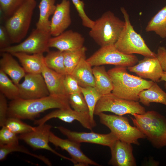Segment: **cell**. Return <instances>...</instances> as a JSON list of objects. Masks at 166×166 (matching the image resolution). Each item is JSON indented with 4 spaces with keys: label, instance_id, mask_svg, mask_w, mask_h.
<instances>
[{
    "label": "cell",
    "instance_id": "cell-14",
    "mask_svg": "<svg viewBox=\"0 0 166 166\" xmlns=\"http://www.w3.org/2000/svg\"><path fill=\"white\" fill-rule=\"evenodd\" d=\"M49 141L56 147L65 150L69 154L74 166H100L84 154L81 149L80 143L68 139H62L51 132Z\"/></svg>",
    "mask_w": 166,
    "mask_h": 166
},
{
    "label": "cell",
    "instance_id": "cell-28",
    "mask_svg": "<svg viewBox=\"0 0 166 166\" xmlns=\"http://www.w3.org/2000/svg\"><path fill=\"white\" fill-rule=\"evenodd\" d=\"M145 30L154 32L162 38H166V6L152 17L148 23Z\"/></svg>",
    "mask_w": 166,
    "mask_h": 166
},
{
    "label": "cell",
    "instance_id": "cell-25",
    "mask_svg": "<svg viewBox=\"0 0 166 166\" xmlns=\"http://www.w3.org/2000/svg\"><path fill=\"white\" fill-rule=\"evenodd\" d=\"M130 117L135 126L145 136L154 147L160 148L166 145V135L135 118Z\"/></svg>",
    "mask_w": 166,
    "mask_h": 166
},
{
    "label": "cell",
    "instance_id": "cell-9",
    "mask_svg": "<svg viewBox=\"0 0 166 166\" xmlns=\"http://www.w3.org/2000/svg\"><path fill=\"white\" fill-rule=\"evenodd\" d=\"M86 60L92 66L113 65L129 67L135 65L138 62L137 57L124 53L114 45L101 47Z\"/></svg>",
    "mask_w": 166,
    "mask_h": 166
},
{
    "label": "cell",
    "instance_id": "cell-19",
    "mask_svg": "<svg viewBox=\"0 0 166 166\" xmlns=\"http://www.w3.org/2000/svg\"><path fill=\"white\" fill-rule=\"evenodd\" d=\"M48 90L49 95L69 100V95L64 85L65 75L59 73L43 65L42 73Z\"/></svg>",
    "mask_w": 166,
    "mask_h": 166
},
{
    "label": "cell",
    "instance_id": "cell-1",
    "mask_svg": "<svg viewBox=\"0 0 166 166\" xmlns=\"http://www.w3.org/2000/svg\"><path fill=\"white\" fill-rule=\"evenodd\" d=\"M70 106L68 100L50 95L35 99H25L19 98L11 100L8 104L7 118L33 120L40 113L47 110Z\"/></svg>",
    "mask_w": 166,
    "mask_h": 166
},
{
    "label": "cell",
    "instance_id": "cell-8",
    "mask_svg": "<svg viewBox=\"0 0 166 166\" xmlns=\"http://www.w3.org/2000/svg\"><path fill=\"white\" fill-rule=\"evenodd\" d=\"M52 37L50 30L36 28L24 41L18 44L0 49V52L11 54L18 52L29 54L43 53L49 51V43Z\"/></svg>",
    "mask_w": 166,
    "mask_h": 166
},
{
    "label": "cell",
    "instance_id": "cell-30",
    "mask_svg": "<svg viewBox=\"0 0 166 166\" xmlns=\"http://www.w3.org/2000/svg\"><path fill=\"white\" fill-rule=\"evenodd\" d=\"M87 48L82 47L73 51L63 52L66 74H71L82 59L86 58Z\"/></svg>",
    "mask_w": 166,
    "mask_h": 166
},
{
    "label": "cell",
    "instance_id": "cell-3",
    "mask_svg": "<svg viewBox=\"0 0 166 166\" xmlns=\"http://www.w3.org/2000/svg\"><path fill=\"white\" fill-rule=\"evenodd\" d=\"M125 22L110 11L94 21L89 32L90 37L101 47L114 45L124 27Z\"/></svg>",
    "mask_w": 166,
    "mask_h": 166
},
{
    "label": "cell",
    "instance_id": "cell-26",
    "mask_svg": "<svg viewBox=\"0 0 166 166\" xmlns=\"http://www.w3.org/2000/svg\"><path fill=\"white\" fill-rule=\"evenodd\" d=\"M134 118L166 135V119L154 111H148L142 114L134 113Z\"/></svg>",
    "mask_w": 166,
    "mask_h": 166
},
{
    "label": "cell",
    "instance_id": "cell-24",
    "mask_svg": "<svg viewBox=\"0 0 166 166\" xmlns=\"http://www.w3.org/2000/svg\"><path fill=\"white\" fill-rule=\"evenodd\" d=\"M139 101L146 106L151 103H160L166 106V93L156 83L142 91L139 94Z\"/></svg>",
    "mask_w": 166,
    "mask_h": 166
},
{
    "label": "cell",
    "instance_id": "cell-31",
    "mask_svg": "<svg viewBox=\"0 0 166 166\" xmlns=\"http://www.w3.org/2000/svg\"><path fill=\"white\" fill-rule=\"evenodd\" d=\"M0 91L7 98L11 100L19 98V90L18 85L0 69Z\"/></svg>",
    "mask_w": 166,
    "mask_h": 166
},
{
    "label": "cell",
    "instance_id": "cell-12",
    "mask_svg": "<svg viewBox=\"0 0 166 166\" xmlns=\"http://www.w3.org/2000/svg\"><path fill=\"white\" fill-rule=\"evenodd\" d=\"M52 125L45 124L38 125L34 130L20 134V139L25 141L34 149H44L49 151L61 158L73 162L71 158L65 156L55 151L49 145V137Z\"/></svg>",
    "mask_w": 166,
    "mask_h": 166
},
{
    "label": "cell",
    "instance_id": "cell-32",
    "mask_svg": "<svg viewBox=\"0 0 166 166\" xmlns=\"http://www.w3.org/2000/svg\"><path fill=\"white\" fill-rule=\"evenodd\" d=\"M14 152H21L29 154L41 160L48 166L52 165L50 161L45 156L32 153L26 148L20 145L19 144L0 145V160H3L9 154Z\"/></svg>",
    "mask_w": 166,
    "mask_h": 166
},
{
    "label": "cell",
    "instance_id": "cell-2",
    "mask_svg": "<svg viewBox=\"0 0 166 166\" xmlns=\"http://www.w3.org/2000/svg\"><path fill=\"white\" fill-rule=\"evenodd\" d=\"M107 72L112 81V93L126 100L138 101L140 93L150 87L154 82L128 73L124 67L118 66Z\"/></svg>",
    "mask_w": 166,
    "mask_h": 166
},
{
    "label": "cell",
    "instance_id": "cell-6",
    "mask_svg": "<svg viewBox=\"0 0 166 166\" xmlns=\"http://www.w3.org/2000/svg\"><path fill=\"white\" fill-rule=\"evenodd\" d=\"M97 116L101 123L107 127L118 140L122 141L139 145V139L146 138L136 127L131 126L125 117L103 113Z\"/></svg>",
    "mask_w": 166,
    "mask_h": 166
},
{
    "label": "cell",
    "instance_id": "cell-5",
    "mask_svg": "<svg viewBox=\"0 0 166 166\" xmlns=\"http://www.w3.org/2000/svg\"><path fill=\"white\" fill-rule=\"evenodd\" d=\"M36 5L35 0H26L6 22L5 26L11 43H20L26 35Z\"/></svg>",
    "mask_w": 166,
    "mask_h": 166
},
{
    "label": "cell",
    "instance_id": "cell-10",
    "mask_svg": "<svg viewBox=\"0 0 166 166\" xmlns=\"http://www.w3.org/2000/svg\"><path fill=\"white\" fill-rule=\"evenodd\" d=\"M57 118L67 123L74 121H78L85 128L92 130L96 126V122L91 120L89 113H82L72 109L70 106L57 109L45 115L41 119L35 120L34 124L38 125L43 124L49 120Z\"/></svg>",
    "mask_w": 166,
    "mask_h": 166
},
{
    "label": "cell",
    "instance_id": "cell-7",
    "mask_svg": "<svg viewBox=\"0 0 166 166\" xmlns=\"http://www.w3.org/2000/svg\"><path fill=\"white\" fill-rule=\"evenodd\" d=\"M106 112L119 116L126 114L133 115L134 113L142 114L146 112L145 108L138 101L123 99L112 93L101 97L95 107L94 114L97 115Z\"/></svg>",
    "mask_w": 166,
    "mask_h": 166
},
{
    "label": "cell",
    "instance_id": "cell-33",
    "mask_svg": "<svg viewBox=\"0 0 166 166\" xmlns=\"http://www.w3.org/2000/svg\"><path fill=\"white\" fill-rule=\"evenodd\" d=\"M80 88L88 105L90 118L93 121L96 122L94 119L95 109L97 102L102 96L94 87H81Z\"/></svg>",
    "mask_w": 166,
    "mask_h": 166
},
{
    "label": "cell",
    "instance_id": "cell-42",
    "mask_svg": "<svg viewBox=\"0 0 166 166\" xmlns=\"http://www.w3.org/2000/svg\"><path fill=\"white\" fill-rule=\"evenodd\" d=\"M156 57L164 72H166V48L164 46H159L157 50Z\"/></svg>",
    "mask_w": 166,
    "mask_h": 166
},
{
    "label": "cell",
    "instance_id": "cell-36",
    "mask_svg": "<svg viewBox=\"0 0 166 166\" xmlns=\"http://www.w3.org/2000/svg\"><path fill=\"white\" fill-rule=\"evenodd\" d=\"M26 0H0V10L3 14L10 17L22 6Z\"/></svg>",
    "mask_w": 166,
    "mask_h": 166
},
{
    "label": "cell",
    "instance_id": "cell-17",
    "mask_svg": "<svg viewBox=\"0 0 166 166\" xmlns=\"http://www.w3.org/2000/svg\"><path fill=\"white\" fill-rule=\"evenodd\" d=\"M128 68L140 77L150 79L154 82L160 81L164 72L157 57H144L137 64Z\"/></svg>",
    "mask_w": 166,
    "mask_h": 166
},
{
    "label": "cell",
    "instance_id": "cell-27",
    "mask_svg": "<svg viewBox=\"0 0 166 166\" xmlns=\"http://www.w3.org/2000/svg\"><path fill=\"white\" fill-rule=\"evenodd\" d=\"M56 0H41L39 5V16L36 23V28L50 30V16L53 15L56 9Z\"/></svg>",
    "mask_w": 166,
    "mask_h": 166
},
{
    "label": "cell",
    "instance_id": "cell-40",
    "mask_svg": "<svg viewBox=\"0 0 166 166\" xmlns=\"http://www.w3.org/2000/svg\"><path fill=\"white\" fill-rule=\"evenodd\" d=\"M6 97L0 93V126L5 125L7 118L8 105Z\"/></svg>",
    "mask_w": 166,
    "mask_h": 166
},
{
    "label": "cell",
    "instance_id": "cell-38",
    "mask_svg": "<svg viewBox=\"0 0 166 166\" xmlns=\"http://www.w3.org/2000/svg\"><path fill=\"white\" fill-rule=\"evenodd\" d=\"M19 136L5 125L0 130V145H11L19 144Z\"/></svg>",
    "mask_w": 166,
    "mask_h": 166
},
{
    "label": "cell",
    "instance_id": "cell-23",
    "mask_svg": "<svg viewBox=\"0 0 166 166\" xmlns=\"http://www.w3.org/2000/svg\"><path fill=\"white\" fill-rule=\"evenodd\" d=\"M94 78V87L102 95L112 93L113 85L111 79L102 65L94 66L92 68Z\"/></svg>",
    "mask_w": 166,
    "mask_h": 166
},
{
    "label": "cell",
    "instance_id": "cell-21",
    "mask_svg": "<svg viewBox=\"0 0 166 166\" xmlns=\"http://www.w3.org/2000/svg\"><path fill=\"white\" fill-rule=\"evenodd\" d=\"M11 54L18 60L26 73L41 74L45 63L43 53L31 54L18 52Z\"/></svg>",
    "mask_w": 166,
    "mask_h": 166
},
{
    "label": "cell",
    "instance_id": "cell-13",
    "mask_svg": "<svg viewBox=\"0 0 166 166\" xmlns=\"http://www.w3.org/2000/svg\"><path fill=\"white\" fill-rule=\"evenodd\" d=\"M68 139L79 143H87L98 144L110 147L115 141L118 140L112 132L100 134L93 132H77L72 131L62 126L55 127Z\"/></svg>",
    "mask_w": 166,
    "mask_h": 166
},
{
    "label": "cell",
    "instance_id": "cell-37",
    "mask_svg": "<svg viewBox=\"0 0 166 166\" xmlns=\"http://www.w3.org/2000/svg\"><path fill=\"white\" fill-rule=\"evenodd\" d=\"M81 18L82 25L91 29L93 26L94 21L91 20L86 14L85 10V4L81 0H71Z\"/></svg>",
    "mask_w": 166,
    "mask_h": 166
},
{
    "label": "cell",
    "instance_id": "cell-44",
    "mask_svg": "<svg viewBox=\"0 0 166 166\" xmlns=\"http://www.w3.org/2000/svg\"></svg>",
    "mask_w": 166,
    "mask_h": 166
},
{
    "label": "cell",
    "instance_id": "cell-29",
    "mask_svg": "<svg viewBox=\"0 0 166 166\" xmlns=\"http://www.w3.org/2000/svg\"><path fill=\"white\" fill-rule=\"evenodd\" d=\"M46 65L49 68L63 75L66 74L64 62L63 52L49 51L44 57Z\"/></svg>",
    "mask_w": 166,
    "mask_h": 166
},
{
    "label": "cell",
    "instance_id": "cell-4",
    "mask_svg": "<svg viewBox=\"0 0 166 166\" xmlns=\"http://www.w3.org/2000/svg\"><path fill=\"white\" fill-rule=\"evenodd\" d=\"M124 19V27L116 43L114 45L120 51L124 54H140L144 57H156V54L148 47L140 34L134 30L125 9L121 8Z\"/></svg>",
    "mask_w": 166,
    "mask_h": 166
},
{
    "label": "cell",
    "instance_id": "cell-35",
    "mask_svg": "<svg viewBox=\"0 0 166 166\" xmlns=\"http://www.w3.org/2000/svg\"><path fill=\"white\" fill-rule=\"evenodd\" d=\"M69 102L74 110L82 113H89V109L85 99L81 93L69 95Z\"/></svg>",
    "mask_w": 166,
    "mask_h": 166
},
{
    "label": "cell",
    "instance_id": "cell-39",
    "mask_svg": "<svg viewBox=\"0 0 166 166\" xmlns=\"http://www.w3.org/2000/svg\"><path fill=\"white\" fill-rule=\"evenodd\" d=\"M64 85L66 92L69 95L70 94L81 93V86L71 74H66L64 76Z\"/></svg>",
    "mask_w": 166,
    "mask_h": 166
},
{
    "label": "cell",
    "instance_id": "cell-15",
    "mask_svg": "<svg viewBox=\"0 0 166 166\" xmlns=\"http://www.w3.org/2000/svg\"><path fill=\"white\" fill-rule=\"evenodd\" d=\"M70 3L69 0H62L56 5L50 20V31L52 36H57L67 29L71 23Z\"/></svg>",
    "mask_w": 166,
    "mask_h": 166
},
{
    "label": "cell",
    "instance_id": "cell-34",
    "mask_svg": "<svg viewBox=\"0 0 166 166\" xmlns=\"http://www.w3.org/2000/svg\"><path fill=\"white\" fill-rule=\"evenodd\" d=\"M16 118L8 117L5 125L12 132L17 134H25L31 132L35 128Z\"/></svg>",
    "mask_w": 166,
    "mask_h": 166
},
{
    "label": "cell",
    "instance_id": "cell-11",
    "mask_svg": "<svg viewBox=\"0 0 166 166\" xmlns=\"http://www.w3.org/2000/svg\"><path fill=\"white\" fill-rule=\"evenodd\" d=\"M24 81L17 85L19 98L25 99L42 98L49 93L42 74L26 73Z\"/></svg>",
    "mask_w": 166,
    "mask_h": 166
},
{
    "label": "cell",
    "instance_id": "cell-41",
    "mask_svg": "<svg viewBox=\"0 0 166 166\" xmlns=\"http://www.w3.org/2000/svg\"><path fill=\"white\" fill-rule=\"evenodd\" d=\"M11 43L10 37L5 26L1 25L0 26V49L10 46Z\"/></svg>",
    "mask_w": 166,
    "mask_h": 166
},
{
    "label": "cell",
    "instance_id": "cell-20",
    "mask_svg": "<svg viewBox=\"0 0 166 166\" xmlns=\"http://www.w3.org/2000/svg\"><path fill=\"white\" fill-rule=\"evenodd\" d=\"M0 59V69L11 78L13 82L18 85L21 80L25 76L26 73L11 53L1 52Z\"/></svg>",
    "mask_w": 166,
    "mask_h": 166
},
{
    "label": "cell",
    "instance_id": "cell-43",
    "mask_svg": "<svg viewBox=\"0 0 166 166\" xmlns=\"http://www.w3.org/2000/svg\"><path fill=\"white\" fill-rule=\"evenodd\" d=\"M164 81L165 83V86L166 88V72H163L162 75L161 77L160 80V81Z\"/></svg>",
    "mask_w": 166,
    "mask_h": 166
},
{
    "label": "cell",
    "instance_id": "cell-22",
    "mask_svg": "<svg viewBox=\"0 0 166 166\" xmlns=\"http://www.w3.org/2000/svg\"><path fill=\"white\" fill-rule=\"evenodd\" d=\"M92 67L86 58H83L71 74L81 87H94V78Z\"/></svg>",
    "mask_w": 166,
    "mask_h": 166
},
{
    "label": "cell",
    "instance_id": "cell-16",
    "mask_svg": "<svg viewBox=\"0 0 166 166\" xmlns=\"http://www.w3.org/2000/svg\"><path fill=\"white\" fill-rule=\"evenodd\" d=\"M84 42V38L81 34L69 30L57 36L51 37L49 46V48H55L62 52L71 51L83 47Z\"/></svg>",
    "mask_w": 166,
    "mask_h": 166
},
{
    "label": "cell",
    "instance_id": "cell-18",
    "mask_svg": "<svg viewBox=\"0 0 166 166\" xmlns=\"http://www.w3.org/2000/svg\"><path fill=\"white\" fill-rule=\"evenodd\" d=\"M109 148L111 157L109 162V164L115 166L136 165L131 144L118 139Z\"/></svg>",
    "mask_w": 166,
    "mask_h": 166
}]
</instances>
